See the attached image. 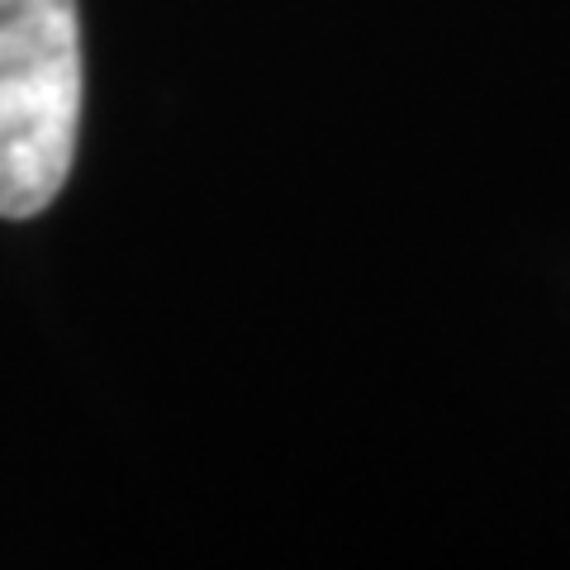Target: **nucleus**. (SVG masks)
<instances>
[{"label": "nucleus", "instance_id": "nucleus-1", "mask_svg": "<svg viewBox=\"0 0 570 570\" xmlns=\"http://www.w3.org/2000/svg\"><path fill=\"white\" fill-rule=\"evenodd\" d=\"M77 129V0H0V219H33L58 200Z\"/></svg>", "mask_w": 570, "mask_h": 570}]
</instances>
